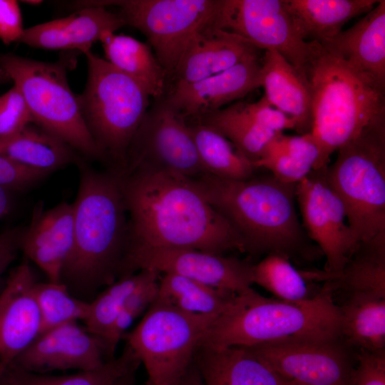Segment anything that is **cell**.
I'll return each mask as SVG.
<instances>
[{"mask_svg": "<svg viewBox=\"0 0 385 385\" xmlns=\"http://www.w3.org/2000/svg\"><path fill=\"white\" fill-rule=\"evenodd\" d=\"M116 173L128 215L125 257L155 248L244 252L239 235L193 178L145 165Z\"/></svg>", "mask_w": 385, "mask_h": 385, "instance_id": "cell-1", "label": "cell"}, {"mask_svg": "<svg viewBox=\"0 0 385 385\" xmlns=\"http://www.w3.org/2000/svg\"><path fill=\"white\" fill-rule=\"evenodd\" d=\"M80 182L73 209V242L61 282L84 301L119 278L128 242V215L119 178L76 160ZM87 302V301H86Z\"/></svg>", "mask_w": 385, "mask_h": 385, "instance_id": "cell-2", "label": "cell"}, {"mask_svg": "<svg viewBox=\"0 0 385 385\" xmlns=\"http://www.w3.org/2000/svg\"><path fill=\"white\" fill-rule=\"evenodd\" d=\"M193 179L239 235L244 252L291 259L309 251V237L296 210V184L282 182L271 173L245 180L205 173Z\"/></svg>", "mask_w": 385, "mask_h": 385, "instance_id": "cell-3", "label": "cell"}, {"mask_svg": "<svg viewBox=\"0 0 385 385\" xmlns=\"http://www.w3.org/2000/svg\"><path fill=\"white\" fill-rule=\"evenodd\" d=\"M303 73L312 96L311 135L319 149L313 170L366 126L385 118V84L348 63L329 47L310 41Z\"/></svg>", "mask_w": 385, "mask_h": 385, "instance_id": "cell-4", "label": "cell"}, {"mask_svg": "<svg viewBox=\"0 0 385 385\" xmlns=\"http://www.w3.org/2000/svg\"><path fill=\"white\" fill-rule=\"evenodd\" d=\"M325 282L313 297L300 302L267 298L252 288L236 294L210 326L200 344L250 347L284 339L342 338L340 312Z\"/></svg>", "mask_w": 385, "mask_h": 385, "instance_id": "cell-5", "label": "cell"}, {"mask_svg": "<svg viewBox=\"0 0 385 385\" xmlns=\"http://www.w3.org/2000/svg\"><path fill=\"white\" fill-rule=\"evenodd\" d=\"M88 78L78 96L83 120L104 158L124 169L131 143L148 112L150 96L134 79L91 51L84 53Z\"/></svg>", "mask_w": 385, "mask_h": 385, "instance_id": "cell-6", "label": "cell"}, {"mask_svg": "<svg viewBox=\"0 0 385 385\" xmlns=\"http://www.w3.org/2000/svg\"><path fill=\"white\" fill-rule=\"evenodd\" d=\"M326 168L358 242L385 232V118L364 128L337 150Z\"/></svg>", "mask_w": 385, "mask_h": 385, "instance_id": "cell-7", "label": "cell"}, {"mask_svg": "<svg viewBox=\"0 0 385 385\" xmlns=\"http://www.w3.org/2000/svg\"><path fill=\"white\" fill-rule=\"evenodd\" d=\"M66 60L56 63L0 54V68L23 96L39 127L87 156L103 158L67 80Z\"/></svg>", "mask_w": 385, "mask_h": 385, "instance_id": "cell-8", "label": "cell"}, {"mask_svg": "<svg viewBox=\"0 0 385 385\" xmlns=\"http://www.w3.org/2000/svg\"><path fill=\"white\" fill-rule=\"evenodd\" d=\"M217 317L183 311L159 299L125 336L146 371L147 385H176Z\"/></svg>", "mask_w": 385, "mask_h": 385, "instance_id": "cell-9", "label": "cell"}, {"mask_svg": "<svg viewBox=\"0 0 385 385\" xmlns=\"http://www.w3.org/2000/svg\"><path fill=\"white\" fill-rule=\"evenodd\" d=\"M221 0L81 1L83 5L118 6L125 25L147 38L167 78H173L192 37L215 25Z\"/></svg>", "mask_w": 385, "mask_h": 385, "instance_id": "cell-10", "label": "cell"}, {"mask_svg": "<svg viewBox=\"0 0 385 385\" xmlns=\"http://www.w3.org/2000/svg\"><path fill=\"white\" fill-rule=\"evenodd\" d=\"M341 339H284L246 348L285 381L352 385L356 366Z\"/></svg>", "mask_w": 385, "mask_h": 385, "instance_id": "cell-11", "label": "cell"}, {"mask_svg": "<svg viewBox=\"0 0 385 385\" xmlns=\"http://www.w3.org/2000/svg\"><path fill=\"white\" fill-rule=\"evenodd\" d=\"M138 165L190 178L206 173L190 125L163 98L148 111L131 143L123 170Z\"/></svg>", "mask_w": 385, "mask_h": 385, "instance_id": "cell-12", "label": "cell"}, {"mask_svg": "<svg viewBox=\"0 0 385 385\" xmlns=\"http://www.w3.org/2000/svg\"><path fill=\"white\" fill-rule=\"evenodd\" d=\"M215 25L263 51L278 52L303 73L309 43L297 33L282 0H221Z\"/></svg>", "mask_w": 385, "mask_h": 385, "instance_id": "cell-13", "label": "cell"}, {"mask_svg": "<svg viewBox=\"0 0 385 385\" xmlns=\"http://www.w3.org/2000/svg\"><path fill=\"white\" fill-rule=\"evenodd\" d=\"M326 168L312 170L295 185L303 227L325 256L324 272H339L359 242L346 221L344 205L330 185Z\"/></svg>", "mask_w": 385, "mask_h": 385, "instance_id": "cell-14", "label": "cell"}, {"mask_svg": "<svg viewBox=\"0 0 385 385\" xmlns=\"http://www.w3.org/2000/svg\"><path fill=\"white\" fill-rule=\"evenodd\" d=\"M253 265L249 261L190 248L138 250L124 259L120 278L140 270L173 273L237 294L251 288Z\"/></svg>", "mask_w": 385, "mask_h": 385, "instance_id": "cell-15", "label": "cell"}, {"mask_svg": "<svg viewBox=\"0 0 385 385\" xmlns=\"http://www.w3.org/2000/svg\"><path fill=\"white\" fill-rule=\"evenodd\" d=\"M106 356L102 340L72 322L39 334L11 364L31 372L71 369L86 371L102 366Z\"/></svg>", "mask_w": 385, "mask_h": 385, "instance_id": "cell-16", "label": "cell"}, {"mask_svg": "<svg viewBox=\"0 0 385 385\" xmlns=\"http://www.w3.org/2000/svg\"><path fill=\"white\" fill-rule=\"evenodd\" d=\"M262 53L191 83H176L164 101L185 118L196 120L260 87Z\"/></svg>", "mask_w": 385, "mask_h": 385, "instance_id": "cell-17", "label": "cell"}, {"mask_svg": "<svg viewBox=\"0 0 385 385\" xmlns=\"http://www.w3.org/2000/svg\"><path fill=\"white\" fill-rule=\"evenodd\" d=\"M35 283L29 265L24 262L11 272L0 291V378L40 334Z\"/></svg>", "mask_w": 385, "mask_h": 385, "instance_id": "cell-18", "label": "cell"}, {"mask_svg": "<svg viewBox=\"0 0 385 385\" xmlns=\"http://www.w3.org/2000/svg\"><path fill=\"white\" fill-rule=\"evenodd\" d=\"M72 14L24 30L19 42L48 50H78L83 53L106 33H114L125 23L107 7L84 5Z\"/></svg>", "mask_w": 385, "mask_h": 385, "instance_id": "cell-19", "label": "cell"}, {"mask_svg": "<svg viewBox=\"0 0 385 385\" xmlns=\"http://www.w3.org/2000/svg\"><path fill=\"white\" fill-rule=\"evenodd\" d=\"M73 242V204L62 202L46 211L37 205L21 249L46 274L48 282H61Z\"/></svg>", "mask_w": 385, "mask_h": 385, "instance_id": "cell-20", "label": "cell"}, {"mask_svg": "<svg viewBox=\"0 0 385 385\" xmlns=\"http://www.w3.org/2000/svg\"><path fill=\"white\" fill-rule=\"evenodd\" d=\"M261 51L240 36L210 25L190 40L173 78L175 84L194 83L224 71Z\"/></svg>", "mask_w": 385, "mask_h": 385, "instance_id": "cell-21", "label": "cell"}, {"mask_svg": "<svg viewBox=\"0 0 385 385\" xmlns=\"http://www.w3.org/2000/svg\"><path fill=\"white\" fill-rule=\"evenodd\" d=\"M261 64L260 87L267 102L294 120L299 135L310 133L312 96L304 74L275 51H264Z\"/></svg>", "mask_w": 385, "mask_h": 385, "instance_id": "cell-22", "label": "cell"}, {"mask_svg": "<svg viewBox=\"0 0 385 385\" xmlns=\"http://www.w3.org/2000/svg\"><path fill=\"white\" fill-rule=\"evenodd\" d=\"M270 105L262 96L256 102L237 101L199 119L230 140L253 165L278 133L267 129Z\"/></svg>", "mask_w": 385, "mask_h": 385, "instance_id": "cell-23", "label": "cell"}, {"mask_svg": "<svg viewBox=\"0 0 385 385\" xmlns=\"http://www.w3.org/2000/svg\"><path fill=\"white\" fill-rule=\"evenodd\" d=\"M204 385H285L246 347L200 344L194 357Z\"/></svg>", "mask_w": 385, "mask_h": 385, "instance_id": "cell-24", "label": "cell"}, {"mask_svg": "<svg viewBox=\"0 0 385 385\" xmlns=\"http://www.w3.org/2000/svg\"><path fill=\"white\" fill-rule=\"evenodd\" d=\"M322 44L385 84V1L379 0L354 25Z\"/></svg>", "mask_w": 385, "mask_h": 385, "instance_id": "cell-25", "label": "cell"}, {"mask_svg": "<svg viewBox=\"0 0 385 385\" xmlns=\"http://www.w3.org/2000/svg\"><path fill=\"white\" fill-rule=\"evenodd\" d=\"M294 26L306 42L321 43L342 31L351 19L370 11L378 0H282Z\"/></svg>", "mask_w": 385, "mask_h": 385, "instance_id": "cell-26", "label": "cell"}, {"mask_svg": "<svg viewBox=\"0 0 385 385\" xmlns=\"http://www.w3.org/2000/svg\"><path fill=\"white\" fill-rule=\"evenodd\" d=\"M100 41L112 66L140 83L150 97L163 98L168 78L149 45L114 33L104 34Z\"/></svg>", "mask_w": 385, "mask_h": 385, "instance_id": "cell-27", "label": "cell"}, {"mask_svg": "<svg viewBox=\"0 0 385 385\" xmlns=\"http://www.w3.org/2000/svg\"><path fill=\"white\" fill-rule=\"evenodd\" d=\"M324 280L334 291L385 298V232L359 242L344 268L337 274L324 271Z\"/></svg>", "mask_w": 385, "mask_h": 385, "instance_id": "cell-28", "label": "cell"}, {"mask_svg": "<svg viewBox=\"0 0 385 385\" xmlns=\"http://www.w3.org/2000/svg\"><path fill=\"white\" fill-rule=\"evenodd\" d=\"M0 155L48 173L76 162L70 146L38 125H31L16 135L0 140Z\"/></svg>", "mask_w": 385, "mask_h": 385, "instance_id": "cell-29", "label": "cell"}, {"mask_svg": "<svg viewBox=\"0 0 385 385\" xmlns=\"http://www.w3.org/2000/svg\"><path fill=\"white\" fill-rule=\"evenodd\" d=\"M340 312L341 337L359 351H384L385 298L364 294L347 295Z\"/></svg>", "mask_w": 385, "mask_h": 385, "instance_id": "cell-30", "label": "cell"}, {"mask_svg": "<svg viewBox=\"0 0 385 385\" xmlns=\"http://www.w3.org/2000/svg\"><path fill=\"white\" fill-rule=\"evenodd\" d=\"M237 294L173 274H160L157 298L185 312L219 317Z\"/></svg>", "mask_w": 385, "mask_h": 385, "instance_id": "cell-31", "label": "cell"}, {"mask_svg": "<svg viewBox=\"0 0 385 385\" xmlns=\"http://www.w3.org/2000/svg\"><path fill=\"white\" fill-rule=\"evenodd\" d=\"M190 128L206 173L230 180L254 176L257 168L222 134L199 122Z\"/></svg>", "mask_w": 385, "mask_h": 385, "instance_id": "cell-32", "label": "cell"}, {"mask_svg": "<svg viewBox=\"0 0 385 385\" xmlns=\"http://www.w3.org/2000/svg\"><path fill=\"white\" fill-rule=\"evenodd\" d=\"M140 362L126 344L121 354L106 361L100 367L68 376L37 374L10 364L4 374L11 385H112L126 374L137 370Z\"/></svg>", "mask_w": 385, "mask_h": 385, "instance_id": "cell-33", "label": "cell"}, {"mask_svg": "<svg viewBox=\"0 0 385 385\" xmlns=\"http://www.w3.org/2000/svg\"><path fill=\"white\" fill-rule=\"evenodd\" d=\"M156 272L153 269L140 270L108 285L89 302L88 311L83 320L85 328L103 342L126 299Z\"/></svg>", "mask_w": 385, "mask_h": 385, "instance_id": "cell-34", "label": "cell"}, {"mask_svg": "<svg viewBox=\"0 0 385 385\" xmlns=\"http://www.w3.org/2000/svg\"><path fill=\"white\" fill-rule=\"evenodd\" d=\"M307 279L305 271L297 270L290 259L282 255H267L253 265L252 282L279 299L300 302L313 297Z\"/></svg>", "mask_w": 385, "mask_h": 385, "instance_id": "cell-35", "label": "cell"}, {"mask_svg": "<svg viewBox=\"0 0 385 385\" xmlns=\"http://www.w3.org/2000/svg\"><path fill=\"white\" fill-rule=\"evenodd\" d=\"M34 294L41 317L40 334L86 319L89 302L73 296L63 282H36Z\"/></svg>", "mask_w": 385, "mask_h": 385, "instance_id": "cell-36", "label": "cell"}, {"mask_svg": "<svg viewBox=\"0 0 385 385\" xmlns=\"http://www.w3.org/2000/svg\"><path fill=\"white\" fill-rule=\"evenodd\" d=\"M160 273L156 272L146 281L138 287L126 299L116 319L103 340L108 357L114 358L118 344L124 336L125 332L145 313L156 299Z\"/></svg>", "mask_w": 385, "mask_h": 385, "instance_id": "cell-37", "label": "cell"}, {"mask_svg": "<svg viewBox=\"0 0 385 385\" xmlns=\"http://www.w3.org/2000/svg\"><path fill=\"white\" fill-rule=\"evenodd\" d=\"M34 123L20 91L14 86L0 97V140L11 138Z\"/></svg>", "mask_w": 385, "mask_h": 385, "instance_id": "cell-38", "label": "cell"}, {"mask_svg": "<svg viewBox=\"0 0 385 385\" xmlns=\"http://www.w3.org/2000/svg\"><path fill=\"white\" fill-rule=\"evenodd\" d=\"M265 153H283L295 157L312 165L313 169L319 158V149L310 133L297 135L279 133L270 141L262 155Z\"/></svg>", "mask_w": 385, "mask_h": 385, "instance_id": "cell-39", "label": "cell"}, {"mask_svg": "<svg viewBox=\"0 0 385 385\" xmlns=\"http://www.w3.org/2000/svg\"><path fill=\"white\" fill-rule=\"evenodd\" d=\"M48 174L23 166L0 155V186L9 190L26 189Z\"/></svg>", "mask_w": 385, "mask_h": 385, "instance_id": "cell-40", "label": "cell"}, {"mask_svg": "<svg viewBox=\"0 0 385 385\" xmlns=\"http://www.w3.org/2000/svg\"><path fill=\"white\" fill-rule=\"evenodd\" d=\"M352 385H385V353L361 350Z\"/></svg>", "mask_w": 385, "mask_h": 385, "instance_id": "cell-41", "label": "cell"}, {"mask_svg": "<svg viewBox=\"0 0 385 385\" xmlns=\"http://www.w3.org/2000/svg\"><path fill=\"white\" fill-rule=\"evenodd\" d=\"M24 29L18 1L0 0V39L9 45L19 41Z\"/></svg>", "mask_w": 385, "mask_h": 385, "instance_id": "cell-42", "label": "cell"}, {"mask_svg": "<svg viewBox=\"0 0 385 385\" xmlns=\"http://www.w3.org/2000/svg\"><path fill=\"white\" fill-rule=\"evenodd\" d=\"M25 230L17 227L0 234V285L4 272L16 258L18 250L21 249Z\"/></svg>", "mask_w": 385, "mask_h": 385, "instance_id": "cell-43", "label": "cell"}, {"mask_svg": "<svg viewBox=\"0 0 385 385\" xmlns=\"http://www.w3.org/2000/svg\"><path fill=\"white\" fill-rule=\"evenodd\" d=\"M176 385H204L200 373L194 360Z\"/></svg>", "mask_w": 385, "mask_h": 385, "instance_id": "cell-44", "label": "cell"}, {"mask_svg": "<svg viewBox=\"0 0 385 385\" xmlns=\"http://www.w3.org/2000/svg\"><path fill=\"white\" fill-rule=\"evenodd\" d=\"M9 190L0 186V218L8 214L11 207Z\"/></svg>", "mask_w": 385, "mask_h": 385, "instance_id": "cell-45", "label": "cell"}, {"mask_svg": "<svg viewBox=\"0 0 385 385\" xmlns=\"http://www.w3.org/2000/svg\"><path fill=\"white\" fill-rule=\"evenodd\" d=\"M136 371L133 370L126 374L115 381L112 385H134Z\"/></svg>", "mask_w": 385, "mask_h": 385, "instance_id": "cell-46", "label": "cell"}, {"mask_svg": "<svg viewBox=\"0 0 385 385\" xmlns=\"http://www.w3.org/2000/svg\"><path fill=\"white\" fill-rule=\"evenodd\" d=\"M8 80H9V78L6 73L0 68V83L6 82Z\"/></svg>", "mask_w": 385, "mask_h": 385, "instance_id": "cell-47", "label": "cell"}, {"mask_svg": "<svg viewBox=\"0 0 385 385\" xmlns=\"http://www.w3.org/2000/svg\"><path fill=\"white\" fill-rule=\"evenodd\" d=\"M0 385H11L5 374L0 378Z\"/></svg>", "mask_w": 385, "mask_h": 385, "instance_id": "cell-48", "label": "cell"}, {"mask_svg": "<svg viewBox=\"0 0 385 385\" xmlns=\"http://www.w3.org/2000/svg\"><path fill=\"white\" fill-rule=\"evenodd\" d=\"M24 2H25L26 4H41L42 1H24Z\"/></svg>", "mask_w": 385, "mask_h": 385, "instance_id": "cell-49", "label": "cell"}, {"mask_svg": "<svg viewBox=\"0 0 385 385\" xmlns=\"http://www.w3.org/2000/svg\"><path fill=\"white\" fill-rule=\"evenodd\" d=\"M285 385H302V384H299L285 381Z\"/></svg>", "mask_w": 385, "mask_h": 385, "instance_id": "cell-50", "label": "cell"}]
</instances>
